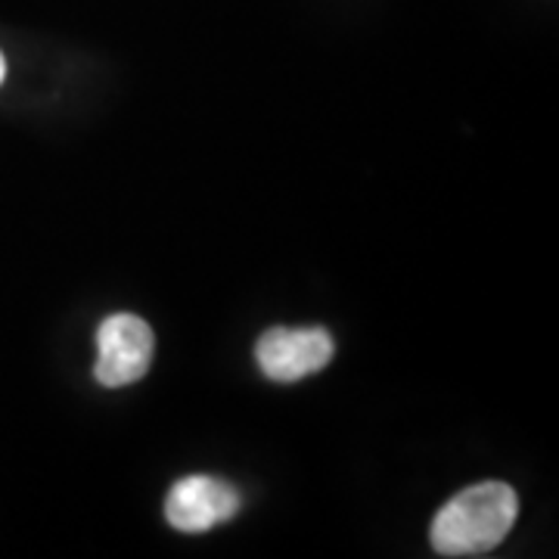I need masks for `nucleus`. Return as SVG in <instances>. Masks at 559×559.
<instances>
[{
    "instance_id": "nucleus-1",
    "label": "nucleus",
    "mask_w": 559,
    "mask_h": 559,
    "mask_svg": "<svg viewBox=\"0 0 559 559\" xmlns=\"http://www.w3.org/2000/svg\"><path fill=\"white\" fill-rule=\"evenodd\" d=\"M520 498L503 481H479L451 498L432 522L429 540L441 557H481L510 535Z\"/></svg>"
},
{
    "instance_id": "nucleus-2",
    "label": "nucleus",
    "mask_w": 559,
    "mask_h": 559,
    "mask_svg": "<svg viewBox=\"0 0 559 559\" xmlns=\"http://www.w3.org/2000/svg\"><path fill=\"white\" fill-rule=\"evenodd\" d=\"M156 336L150 323L138 314H112L97 330V364L94 380L103 389H121L143 380L153 364Z\"/></svg>"
},
{
    "instance_id": "nucleus-3",
    "label": "nucleus",
    "mask_w": 559,
    "mask_h": 559,
    "mask_svg": "<svg viewBox=\"0 0 559 559\" xmlns=\"http://www.w3.org/2000/svg\"><path fill=\"white\" fill-rule=\"evenodd\" d=\"M261 373L274 382H299L333 360V336L323 326H274L255 345Z\"/></svg>"
},
{
    "instance_id": "nucleus-4",
    "label": "nucleus",
    "mask_w": 559,
    "mask_h": 559,
    "mask_svg": "<svg viewBox=\"0 0 559 559\" xmlns=\"http://www.w3.org/2000/svg\"><path fill=\"white\" fill-rule=\"evenodd\" d=\"M240 507V491L230 481L197 473V476L175 481V488L165 500V520L178 532L197 535V532H209L221 522L234 520Z\"/></svg>"
},
{
    "instance_id": "nucleus-5",
    "label": "nucleus",
    "mask_w": 559,
    "mask_h": 559,
    "mask_svg": "<svg viewBox=\"0 0 559 559\" xmlns=\"http://www.w3.org/2000/svg\"><path fill=\"white\" fill-rule=\"evenodd\" d=\"M3 75H7V62H3V57H0V84H3Z\"/></svg>"
}]
</instances>
